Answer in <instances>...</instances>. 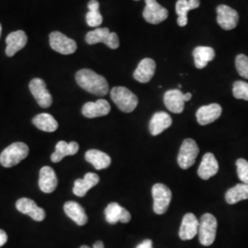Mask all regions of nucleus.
<instances>
[{"instance_id":"f257e3e1","label":"nucleus","mask_w":248,"mask_h":248,"mask_svg":"<svg viewBox=\"0 0 248 248\" xmlns=\"http://www.w3.org/2000/svg\"><path fill=\"white\" fill-rule=\"evenodd\" d=\"M76 80L80 88L97 96H105L108 92L106 78L90 69H81L76 74Z\"/></svg>"},{"instance_id":"f03ea898","label":"nucleus","mask_w":248,"mask_h":248,"mask_svg":"<svg viewBox=\"0 0 248 248\" xmlns=\"http://www.w3.org/2000/svg\"><path fill=\"white\" fill-rule=\"evenodd\" d=\"M29 146L26 143L17 142L5 148L0 155V164L4 168H12L17 166L29 155Z\"/></svg>"},{"instance_id":"7ed1b4c3","label":"nucleus","mask_w":248,"mask_h":248,"mask_svg":"<svg viewBox=\"0 0 248 248\" xmlns=\"http://www.w3.org/2000/svg\"><path fill=\"white\" fill-rule=\"evenodd\" d=\"M110 97L117 107L126 113L133 111L138 105L136 95L124 87H114L110 91Z\"/></svg>"},{"instance_id":"20e7f679","label":"nucleus","mask_w":248,"mask_h":248,"mask_svg":"<svg viewBox=\"0 0 248 248\" xmlns=\"http://www.w3.org/2000/svg\"><path fill=\"white\" fill-rule=\"evenodd\" d=\"M217 232V220L211 213H205L199 223V240L204 247H210L213 245L216 238Z\"/></svg>"},{"instance_id":"39448f33","label":"nucleus","mask_w":248,"mask_h":248,"mask_svg":"<svg viewBox=\"0 0 248 248\" xmlns=\"http://www.w3.org/2000/svg\"><path fill=\"white\" fill-rule=\"evenodd\" d=\"M86 42L90 45L103 43L108 48L113 50L120 46L119 36L115 32H110L108 28H98L89 31L86 35Z\"/></svg>"},{"instance_id":"423d86ee","label":"nucleus","mask_w":248,"mask_h":248,"mask_svg":"<svg viewBox=\"0 0 248 248\" xmlns=\"http://www.w3.org/2000/svg\"><path fill=\"white\" fill-rule=\"evenodd\" d=\"M152 195L154 199V212L161 215L168 211L172 199V192L169 186L165 184H155L152 188Z\"/></svg>"},{"instance_id":"0eeeda50","label":"nucleus","mask_w":248,"mask_h":248,"mask_svg":"<svg viewBox=\"0 0 248 248\" xmlns=\"http://www.w3.org/2000/svg\"><path fill=\"white\" fill-rule=\"evenodd\" d=\"M200 153V148L193 139L184 140L177 156V163L182 169H189L195 164L196 158Z\"/></svg>"},{"instance_id":"6e6552de","label":"nucleus","mask_w":248,"mask_h":248,"mask_svg":"<svg viewBox=\"0 0 248 248\" xmlns=\"http://www.w3.org/2000/svg\"><path fill=\"white\" fill-rule=\"evenodd\" d=\"M143 18L151 24H159L169 17L168 9L162 7L156 0H145V8L142 12Z\"/></svg>"},{"instance_id":"1a4fd4ad","label":"nucleus","mask_w":248,"mask_h":248,"mask_svg":"<svg viewBox=\"0 0 248 248\" xmlns=\"http://www.w3.org/2000/svg\"><path fill=\"white\" fill-rule=\"evenodd\" d=\"M49 39L50 46L57 53L71 54L77 51V43L60 31H53L49 36Z\"/></svg>"},{"instance_id":"9d476101","label":"nucleus","mask_w":248,"mask_h":248,"mask_svg":"<svg viewBox=\"0 0 248 248\" xmlns=\"http://www.w3.org/2000/svg\"><path fill=\"white\" fill-rule=\"evenodd\" d=\"M238 21L239 15L235 9L226 5H220L217 7V22L222 29L231 31L237 26Z\"/></svg>"},{"instance_id":"9b49d317","label":"nucleus","mask_w":248,"mask_h":248,"mask_svg":"<svg viewBox=\"0 0 248 248\" xmlns=\"http://www.w3.org/2000/svg\"><path fill=\"white\" fill-rule=\"evenodd\" d=\"M30 90L38 104L42 108H49L53 103V98L46 88L45 81L41 78H34L30 83Z\"/></svg>"},{"instance_id":"f8f14e48","label":"nucleus","mask_w":248,"mask_h":248,"mask_svg":"<svg viewBox=\"0 0 248 248\" xmlns=\"http://www.w3.org/2000/svg\"><path fill=\"white\" fill-rule=\"evenodd\" d=\"M16 208L19 213L29 215L36 222H42L45 219V211L37 206L31 199L21 198L17 201Z\"/></svg>"},{"instance_id":"ddd939ff","label":"nucleus","mask_w":248,"mask_h":248,"mask_svg":"<svg viewBox=\"0 0 248 248\" xmlns=\"http://www.w3.org/2000/svg\"><path fill=\"white\" fill-rule=\"evenodd\" d=\"M222 108L217 103L201 107L196 113L197 122L200 125H208L213 124L222 115Z\"/></svg>"},{"instance_id":"4468645a","label":"nucleus","mask_w":248,"mask_h":248,"mask_svg":"<svg viewBox=\"0 0 248 248\" xmlns=\"http://www.w3.org/2000/svg\"><path fill=\"white\" fill-rule=\"evenodd\" d=\"M105 218L107 222L110 224H115L118 222L128 223L131 221V213L117 202H111L105 209Z\"/></svg>"},{"instance_id":"2eb2a0df","label":"nucleus","mask_w":248,"mask_h":248,"mask_svg":"<svg viewBox=\"0 0 248 248\" xmlns=\"http://www.w3.org/2000/svg\"><path fill=\"white\" fill-rule=\"evenodd\" d=\"M200 221L193 213H186L184 215L179 229L180 239L191 240L195 237L199 232Z\"/></svg>"},{"instance_id":"dca6fc26","label":"nucleus","mask_w":248,"mask_h":248,"mask_svg":"<svg viewBox=\"0 0 248 248\" xmlns=\"http://www.w3.org/2000/svg\"><path fill=\"white\" fill-rule=\"evenodd\" d=\"M185 102L184 94L180 89H171L164 95V103L173 113H181L184 109Z\"/></svg>"},{"instance_id":"f3484780","label":"nucleus","mask_w":248,"mask_h":248,"mask_svg":"<svg viewBox=\"0 0 248 248\" xmlns=\"http://www.w3.org/2000/svg\"><path fill=\"white\" fill-rule=\"evenodd\" d=\"M156 63L151 58H144L139 62L137 68L133 72V78L140 83H148L155 76Z\"/></svg>"},{"instance_id":"a211bd4d","label":"nucleus","mask_w":248,"mask_h":248,"mask_svg":"<svg viewBox=\"0 0 248 248\" xmlns=\"http://www.w3.org/2000/svg\"><path fill=\"white\" fill-rule=\"evenodd\" d=\"M109 111L110 105L105 99H98L95 102H87L82 108V114L89 119L108 115Z\"/></svg>"},{"instance_id":"6ab92c4d","label":"nucleus","mask_w":248,"mask_h":248,"mask_svg":"<svg viewBox=\"0 0 248 248\" xmlns=\"http://www.w3.org/2000/svg\"><path fill=\"white\" fill-rule=\"evenodd\" d=\"M219 170L218 161L212 153L205 154L198 169V175L203 180H208L215 176Z\"/></svg>"},{"instance_id":"aec40b11","label":"nucleus","mask_w":248,"mask_h":248,"mask_svg":"<svg viewBox=\"0 0 248 248\" xmlns=\"http://www.w3.org/2000/svg\"><path fill=\"white\" fill-rule=\"evenodd\" d=\"M28 42V37L23 31H16L11 33L6 39L7 48L6 54L11 57L14 56L18 51L23 49Z\"/></svg>"},{"instance_id":"412c9836","label":"nucleus","mask_w":248,"mask_h":248,"mask_svg":"<svg viewBox=\"0 0 248 248\" xmlns=\"http://www.w3.org/2000/svg\"><path fill=\"white\" fill-rule=\"evenodd\" d=\"M58 185V179L52 168L44 167L40 170L39 187L45 193H52Z\"/></svg>"},{"instance_id":"4be33fe9","label":"nucleus","mask_w":248,"mask_h":248,"mask_svg":"<svg viewBox=\"0 0 248 248\" xmlns=\"http://www.w3.org/2000/svg\"><path fill=\"white\" fill-rule=\"evenodd\" d=\"M172 125V118L170 117L169 113L159 111L155 113L150 123H149V131L151 134L154 136H156L160 133H163L165 130L169 129Z\"/></svg>"},{"instance_id":"5701e85b","label":"nucleus","mask_w":248,"mask_h":248,"mask_svg":"<svg viewBox=\"0 0 248 248\" xmlns=\"http://www.w3.org/2000/svg\"><path fill=\"white\" fill-rule=\"evenodd\" d=\"M99 177L95 173H87L84 178H78L75 181L73 192L78 197H84L90 188L98 185Z\"/></svg>"},{"instance_id":"b1692460","label":"nucleus","mask_w":248,"mask_h":248,"mask_svg":"<svg viewBox=\"0 0 248 248\" xmlns=\"http://www.w3.org/2000/svg\"><path fill=\"white\" fill-rule=\"evenodd\" d=\"M63 211L65 214L76 222L78 225H85L88 221V215L84 208L76 202H67L63 205Z\"/></svg>"},{"instance_id":"393cba45","label":"nucleus","mask_w":248,"mask_h":248,"mask_svg":"<svg viewBox=\"0 0 248 248\" xmlns=\"http://www.w3.org/2000/svg\"><path fill=\"white\" fill-rule=\"evenodd\" d=\"M201 5L200 0H177L176 12L177 14V24L185 27L187 24V13L190 10L198 9Z\"/></svg>"},{"instance_id":"a878e982","label":"nucleus","mask_w":248,"mask_h":248,"mask_svg":"<svg viewBox=\"0 0 248 248\" xmlns=\"http://www.w3.org/2000/svg\"><path fill=\"white\" fill-rule=\"evenodd\" d=\"M79 150V145L76 142H67L60 141L56 143L55 151L51 155L53 163H59L67 155H74Z\"/></svg>"},{"instance_id":"bb28decb","label":"nucleus","mask_w":248,"mask_h":248,"mask_svg":"<svg viewBox=\"0 0 248 248\" xmlns=\"http://www.w3.org/2000/svg\"><path fill=\"white\" fill-rule=\"evenodd\" d=\"M85 158L97 170L108 169L111 164V158L109 155L97 149L88 151L85 155Z\"/></svg>"},{"instance_id":"cd10ccee","label":"nucleus","mask_w":248,"mask_h":248,"mask_svg":"<svg viewBox=\"0 0 248 248\" xmlns=\"http://www.w3.org/2000/svg\"><path fill=\"white\" fill-rule=\"evenodd\" d=\"M195 66L198 69L204 68L208 62L213 61L215 57V51L209 46H199L193 51Z\"/></svg>"},{"instance_id":"c85d7f7f","label":"nucleus","mask_w":248,"mask_h":248,"mask_svg":"<svg viewBox=\"0 0 248 248\" xmlns=\"http://www.w3.org/2000/svg\"><path fill=\"white\" fill-rule=\"evenodd\" d=\"M32 124L39 130L47 133H53L58 129V123L53 116L48 113H42L35 116L32 119Z\"/></svg>"},{"instance_id":"c756f323","label":"nucleus","mask_w":248,"mask_h":248,"mask_svg":"<svg viewBox=\"0 0 248 248\" xmlns=\"http://www.w3.org/2000/svg\"><path fill=\"white\" fill-rule=\"evenodd\" d=\"M245 200H248V185L245 183L235 185L225 194V201L227 203L235 204Z\"/></svg>"},{"instance_id":"7c9ffc66","label":"nucleus","mask_w":248,"mask_h":248,"mask_svg":"<svg viewBox=\"0 0 248 248\" xmlns=\"http://www.w3.org/2000/svg\"><path fill=\"white\" fill-rule=\"evenodd\" d=\"M88 8L89 11L86 16L88 25L92 28L99 26L103 21V17L99 12V3L98 0L89 1Z\"/></svg>"},{"instance_id":"2f4dec72","label":"nucleus","mask_w":248,"mask_h":248,"mask_svg":"<svg viewBox=\"0 0 248 248\" xmlns=\"http://www.w3.org/2000/svg\"><path fill=\"white\" fill-rule=\"evenodd\" d=\"M233 97L237 99L248 100V83L244 81H236L232 87Z\"/></svg>"},{"instance_id":"473e14b6","label":"nucleus","mask_w":248,"mask_h":248,"mask_svg":"<svg viewBox=\"0 0 248 248\" xmlns=\"http://www.w3.org/2000/svg\"><path fill=\"white\" fill-rule=\"evenodd\" d=\"M235 67L240 76L248 79V57L245 54H238L235 58Z\"/></svg>"},{"instance_id":"72a5a7b5","label":"nucleus","mask_w":248,"mask_h":248,"mask_svg":"<svg viewBox=\"0 0 248 248\" xmlns=\"http://www.w3.org/2000/svg\"><path fill=\"white\" fill-rule=\"evenodd\" d=\"M237 175L242 183L248 185V161L244 158H240L236 161Z\"/></svg>"},{"instance_id":"f704fd0d","label":"nucleus","mask_w":248,"mask_h":248,"mask_svg":"<svg viewBox=\"0 0 248 248\" xmlns=\"http://www.w3.org/2000/svg\"><path fill=\"white\" fill-rule=\"evenodd\" d=\"M8 241V234L4 230L0 229V248L3 247Z\"/></svg>"},{"instance_id":"c9c22d12","label":"nucleus","mask_w":248,"mask_h":248,"mask_svg":"<svg viewBox=\"0 0 248 248\" xmlns=\"http://www.w3.org/2000/svg\"><path fill=\"white\" fill-rule=\"evenodd\" d=\"M136 248H153V242L150 239L144 240Z\"/></svg>"},{"instance_id":"e433bc0d","label":"nucleus","mask_w":248,"mask_h":248,"mask_svg":"<svg viewBox=\"0 0 248 248\" xmlns=\"http://www.w3.org/2000/svg\"><path fill=\"white\" fill-rule=\"evenodd\" d=\"M93 248H104V244L101 241H97L94 245H93Z\"/></svg>"},{"instance_id":"4c0bfd02","label":"nucleus","mask_w":248,"mask_h":248,"mask_svg":"<svg viewBox=\"0 0 248 248\" xmlns=\"http://www.w3.org/2000/svg\"><path fill=\"white\" fill-rule=\"evenodd\" d=\"M192 98V94L191 93H186V94H184V99H185V101H189L190 99Z\"/></svg>"},{"instance_id":"58836bf2","label":"nucleus","mask_w":248,"mask_h":248,"mask_svg":"<svg viewBox=\"0 0 248 248\" xmlns=\"http://www.w3.org/2000/svg\"><path fill=\"white\" fill-rule=\"evenodd\" d=\"M79 248H90L88 246H82V247H80Z\"/></svg>"},{"instance_id":"ea45409f","label":"nucleus","mask_w":248,"mask_h":248,"mask_svg":"<svg viewBox=\"0 0 248 248\" xmlns=\"http://www.w3.org/2000/svg\"><path fill=\"white\" fill-rule=\"evenodd\" d=\"M1 31H2V27H1V24H0V35H1Z\"/></svg>"},{"instance_id":"a19ab883","label":"nucleus","mask_w":248,"mask_h":248,"mask_svg":"<svg viewBox=\"0 0 248 248\" xmlns=\"http://www.w3.org/2000/svg\"><path fill=\"white\" fill-rule=\"evenodd\" d=\"M135 1H139V0H135Z\"/></svg>"}]
</instances>
